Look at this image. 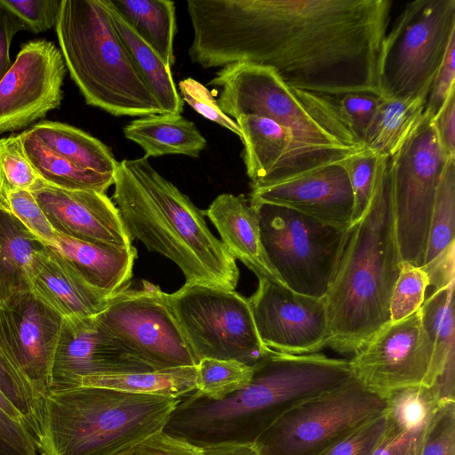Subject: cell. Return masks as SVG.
<instances>
[{
  "label": "cell",
  "instance_id": "ee69618b",
  "mask_svg": "<svg viewBox=\"0 0 455 455\" xmlns=\"http://www.w3.org/2000/svg\"><path fill=\"white\" fill-rule=\"evenodd\" d=\"M179 94L196 112L206 119L216 123L241 136V131L235 121L226 116L220 108L217 100L201 83L192 77L179 82Z\"/></svg>",
  "mask_w": 455,
  "mask_h": 455
},
{
  "label": "cell",
  "instance_id": "277c9868",
  "mask_svg": "<svg viewBox=\"0 0 455 455\" xmlns=\"http://www.w3.org/2000/svg\"><path fill=\"white\" fill-rule=\"evenodd\" d=\"M114 204L131 239L173 261L186 283L235 290V259L208 228L204 215L148 158L118 162Z\"/></svg>",
  "mask_w": 455,
  "mask_h": 455
},
{
  "label": "cell",
  "instance_id": "d590c367",
  "mask_svg": "<svg viewBox=\"0 0 455 455\" xmlns=\"http://www.w3.org/2000/svg\"><path fill=\"white\" fill-rule=\"evenodd\" d=\"M0 391L23 416L36 440L40 429L42 403L9 355L1 335Z\"/></svg>",
  "mask_w": 455,
  "mask_h": 455
},
{
  "label": "cell",
  "instance_id": "816d5d0a",
  "mask_svg": "<svg viewBox=\"0 0 455 455\" xmlns=\"http://www.w3.org/2000/svg\"><path fill=\"white\" fill-rule=\"evenodd\" d=\"M198 449L200 455H261L254 443H220Z\"/></svg>",
  "mask_w": 455,
  "mask_h": 455
},
{
  "label": "cell",
  "instance_id": "f1b7e54d",
  "mask_svg": "<svg viewBox=\"0 0 455 455\" xmlns=\"http://www.w3.org/2000/svg\"><path fill=\"white\" fill-rule=\"evenodd\" d=\"M427 98H383L364 136L363 147L392 157L424 117Z\"/></svg>",
  "mask_w": 455,
  "mask_h": 455
},
{
  "label": "cell",
  "instance_id": "3957f363",
  "mask_svg": "<svg viewBox=\"0 0 455 455\" xmlns=\"http://www.w3.org/2000/svg\"><path fill=\"white\" fill-rule=\"evenodd\" d=\"M389 157H379L370 204L347 230L339 262L324 295L327 347L353 355L390 322L389 305L402 259L388 174Z\"/></svg>",
  "mask_w": 455,
  "mask_h": 455
},
{
  "label": "cell",
  "instance_id": "f5cc1de1",
  "mask_svg": "<svg viewBox=\"0 0 455 455\" xmlns=\"http://www.w3.org/2000/svg\"><path fill=\"white\" fill-rule=\"evenodd\" d=\"M0 408H2L7 414H9L12 419L21 421L24 424H27L23 416L17 411V409L7 400V398L1 393L0 391ZM29 428V427H28Z\"/></svg>",
  "mask_w": 455,
  "mask_h": 455
},
{
  "label": "cell",
  "instance_id": "f546056e",
  "mask_svg": "<svg viewBox=\"0 0 455 455\" xmlns=\"http://www.w3.org/2000/svg\"><path fill=\"white\" fill-rule=\"evenodd\" d=\"M113 9L156 52L164 65L175 62L177 31L174 2L170 0H108Z\"/></svg>",
  "mask_w": 455,
  "mask_h": 455
},
{
  "label": "cell",
  "instance_id": "6da1fadb",
  "mask_svg": "<svg viewBox=\"0 0 455 455\" xmlns=\"http://www.w3.org/2000/svg\"><path fill=\"white\" fill-rule=\"evenodd\" d=\"M187 9L188 56L204 68L253 63L305 92L383 96L390 0H188Z\"/></svg>",
  "mask_w": 455,
  "mask_h": 455
},
{
  "label": "cell",
  "instance_id": "74e56055",
  "mask_svg": "<svg viewBox=\"0 0 455 455\" xmlns=\"http://www.w3.org/2000/svg\"><path fill=\"white\" fill-rule=\"evenodd\" d=\"M429 280L426 271L409 262L402 261L389 305L390 322L402 320L420 308Z\"/></svg>",
  "mask_w": 455,
  "mask_h": 455
},
{
  "label": "cell",
  "instance_id": "b9f144b4",
  "mask_svg": "<svg viewBox=\"0 0 455 455\" xmlns=\"http://www.w3.org/2000/svg\"><path fill=\"white\" fill-rule=\"evenodd\" d=\"M7 208L45 243L55 238V231L29 190H12L4 196Z\"/></svg>",
  "mask_w": 455,
  "mask_h": 455
},
{
  "label": "cell",
  "instance_id": "d6986e66",
  "mask_svg": "<svg viewBox=\"0 0 455 455\" xmlns=\"http://www.w3.org/2000/svg\"><path fill=\"white\" fill-rule=\"evenodd\" d=\"M30 192L55 232L96 244L132 246L116 204L106 194L63 189L41 179Z\"/></svg>",
  "mask_w": 455,
  "mask_h": 455
},
{
  "label": "cell",
  "instance_id": "ffe728a7",
  "mask_svg": "<svg viewBox=\"0 0 455 455\" xmlns=\"http://www.w3.org/2000/svg\"><path fill=\"white\" fill-rule=\"evenodd\" d=\"M249 200L288 207L334 225L350 226L353 222V192L339 163L251 188Z\"/></svg>",
  "mask_w": 455,
  "mask_h": 455
},
{
  "label": "cell",
  "instance_id": "60d3db41",
  "mask_svg": "<svg viewBox=\"0 0 455 455\" xmlns=\"http://www.w3.org/2000/svg\"><path fill=\"white\" fill-rule=\"evenodd\" d=\"M420 455H455V401H443L436 406Z\"/></svg>",
  "mask_w": 455,
  "mask_h": 455
},
{
  "label": "cell",
  "instance_id": "7a4b0ae2",
  "mask_svg": "<svg viewBox=\"0 0 455 455\" xmlns=\"http://www.w3.org/2000/svg\"><path fill=\"white\" fill-rule=\"evenodd\" d=\"M252 368L249 384L223 400H210L196 392L183 398L164 431L198 448L254 443L291 408L353 377L348 360L322 353L271 350Z\"/></svg>",
  "mask_w": 455,
  "mask_h": 455
},
{
  "label": "cell",
  "instance_id": "4dcf8cb0",
  "mask_svg": "<svg viewBox=\"0 0 455 455\" xmlns=\"http://www.w3.org/2000/svg\"><path fill=\"white\" fill-rule=\"evenodd\" d=\"M81 387L183 399L196 392V366L96 375L84 379Z\"/></svg>",
  "mask_w": 455,
  "mask_h": 455
},
{
  "label": "cell",
  "instance_id": "2e32d148",
  "mask_svg": "<svg viewBox=\"0 0 455 455\" xmlns=\"http://www.w3.org/2000/svg\"><path fill=\"white\" fill-rule=\"evenodd\" d=\"M66 74L62 54L52 42L23 44L0 81V135L20 131L58 108Z\"/></svg>",
  "mask_w": 455,
  "mask_h": 455
},
{
  "label": "cell",
  "instance_id": "ac0fdd59",
  "mask_svg": "<svg viewBox=\"0 0 455 455\" xmlns=\"http://www.w3.org/2000/svg\"><path fill=\"white\" fill-rule=\"evenodd\" d=\"M148 371L154 370L111 335L95 315L63 317L49 391L79 387L84 379L92 376Z\"/></svg>",
  "mask_w": 455,
  "mask_h": 455
},
{
  "label": "cell",
  "instance_id": "5bb4252c",
  "mask_svg": "<svg viewBox=\"0 0 455 455\" xmlns=\"http://www.w3.org/2000/svg\"><path fill=\"white\" fill-rule=\"evenodd\" d=\"M433 359V344L419 309L382 326L354 352L348 363L358 382L386 398L403 388H430L434 385Z\"/></svg>",
  "mask_w": 455,
  "mask_h": 455
},
{
  "label": "cell",
  "instance_id": "7bdbcfd3",
  "mask_svg": "<svg viewBox=\"0 0 455 455\" xmlns=\"http://www.w3.org/2000/svg\"><path fill=\"white\" fill-rule=\"evenodd\" d=\"M386 425L384 412L333 443L318 455H371Z\"/></svg>",
  "mask_w": 455,
  "mask_h": 455
},
{
  "label": "cell",
  "instance_id": "bcb514c9",
  "mask_svg": "<svg viewBox=\"0 0 455 455\" xmlns=\"http://www.w3.org/2000/svg\"><path fill=\"white\" fill-rule=\"evenodd\" d=\"M455 91V35L449 42L443 61L435 75L427 95L424 117L433 121Z\"/></svg>",
  "mask_w": 455,
  "mask_h": 455
},
{
  "label": "cell",
  "instance_id": "30bf717a",
  "mask_svg": "<svg viewBox=\"0 0 455 455\" xmlns=\"http://www.w3.org/2000/svg\"><path fill=\"white\" fill-rule=\"evenodd\" d=\"M166 297L197 363L213 358L252 367L271 351L258 335L248 299L235 290L185 283Z\"/></svg>",
  "mask_w": 455,
  "mask_h": 455
},
{
  "label": "cell",
  "instance_id": "9a60e30c",
  "mask_svg": "<svg viewBox=\"0 0 455 455\" xmlns=\"http://www.w3.org/2000/svg\"><path fill=\"white\" fill-rule=\"evenodd\" d=\"M248 298L258 335L267 348L290 355L319 353L327 347L329 330L324 297L297 293L283 283L258 277Z\"/></svg>",
  "mask_w": 455,
  "mask_h": 455
},
{
  "label": "cell",
  "instance_id": "f35d334b",
  "mask_svg": "<svg viewBox=\"0 0 455 455\" xmlns=\"http://www.w3.org/2000/svg\"><path fill=\"white\" fill-rule=\"evenodd\" d=\"M380 156L363 148L347 156L339 164L345 169L354 196L353 222L366 212L372 197Z\"/></svg>",
  "mask_w": 455,
  "mask_h": 455
},
{
  "label": "cell",
  "instance_id": "836d02e7",
  "mask_svg": "<svg viewBox=\"0 0 455 455\" xmlns=\"http://www.w3.org/2000/svg\"><path fill=\"white\" fill-rule=\"evenodd\" d=\"M454 228L455 158H449L437 186L423 267L432 263L455 244Z\"/></svg>",
  "mask_w": 455,
  "mask_h": 455
},
{
  "label": "cell",
  "instance_id": "ba28073f",
  "mask_svg": "<svg viewBox=\"0 0 455 455\" xmlns=\"http://www.w3.org/2000/svg\"><path fill=\"white\" fill-rule=\"evenodd\" d=\"M250 204L258 216L266 257L280 281L297 293L324 297L349 226L328 223L281 205Z\"/></svg>",
  "mask_w": 455,
  "mask_h": 455
},
{
  "label": "cell",
  "instance_id": "d4e9b609",
  "mask_svg": "<svg viewBox=\"0 0 455 455\" xmlns=\"http://www.w3.org/2000/svg\"><path fill=\"white\" fill-rule=\"evenodd\" d=\"M49 249L48 257L32 280L31 291L62 317L94 316L103 311L111 295L89 284L60 254Z\"/></svg>",
  "mask_w": 455,
  "mask_h": 455
},
{
  "label": "cell",
  "instance_id": "ab89813d",
  "mask_svg": "<svg viewBox=\"0 0 455 455\" xmlns=\"http://www.w3.org/2000/svg\"><path fill=\"white\" fill-rule=\"evenodd\" d=\"M383 98L371 92L331 96L339 116L362 146L367 129Z\"/></svg>",
  "mask_w": 455,
  "mask_h": 455
},
{
  "label": "cell",
  "instance_id": "681fc988",
  "mask_svg": "<svg viewBox=\"0 0 455 455\" xmlns=\"http://www.w3.org/2000/svg\"><path fill=\"white\" fill-rule=\"evenodd\" d=\"M433 122L443 153L448 158H455V91Z\"/></svg>",
  "mask_w": 455,
  "mask_h": 455
},
{
  "label": "cell",
  "instance_id": "5b68a950",
  "mask_svg": "<svg viewBox=\"0 0 455 455\" xmlns=\"http://www.w3.org/2000/svg\"><path fill=\"white\" fill-rule=\"evenodd\" d=\"M100 387L50 390L36 443L42 455H115L164 431L181 401Z\"/></svg>",
  "mask_w": 455,
  "mask_h": 455
},
{
  "label": "cell",
  "instance_id": "484cf974",
  "mask_svg": "<svg viewBox=\"0 0 455 455\" xmlns=\"http://www.w3.org/2000/svg\"><path fill=\"white\" fill-rule=\"evenodd\" d=\"M124 134L140 146L148 158L165 155L198 157L206 146L196 124L181 115L139 117L124 126Z\"/></svg>",
  "mask_w": 455,
  "mask_h": 455
},
{
  "label": "cell",
  "instance_id": "8fae6325",
  "mask_svg": "<svg viewBox=\"0 0 455 455\" xmlns=\"http://www.w3.org/2000/svg\"><path fill=\"white\" fill-rule=\"evenodd\" d=\"M386 409V398L352 377L291 408L254 444L261 455H318Z\"/></svg>",
  "mask_w": 455,
  "mask_h": 455
},
{
  "label": "cell",
  "instance_id": "f907efd6",
  "mask_svg": "<svg viewBox=\"0 0 455 455\" xmlns=\"http://www.w3.org/2000/svg\"><path fill=\"white\" fill-rule=\"evenodd\" d=\"M23 29L21 21L0 4V81L12 65L9 54L12 40Z\"/></svg>",
  "mask_w": 455,
  "mask_h": 455
},
{
  "label": "cell",
  "instance_id": "4316f807",
  "mask_svg": "<svg viewBox=\"0 0 455 455\" xmlns=\"http://www.w3.org/2000/svg\"><path fill=\"white\" fill-rule=\"evenodd\" d=\"M28 132L50 150L77 167L115 175L118 162L109 147L67 124L41 121Z\"/></svg>",
  "mask_w": 455,
  "mask_h": 455
},
{
  "label": "cell",
  "instance_id": "8992f818",
  "mask_svg": "<svg viewBox=\"0 0 455 455\" xmlns=\"http://www.w3.org/2000/svg\"><path fill=\"white\" fill-rule=\"evenodd\" d=\"M209 84L221 88L217 103L228 117L254 115L288 129L309 170L339 164L363 148L339 116L331 96L291 88L271 67L229 64Z\"/></svg>",
  "mask_w": 455,
  "mask_h": 455
},
{
  "label": "cell",
  "instance_id": "cb8c5ba5",
  "mask_svg": "<svg viewBox=\"0 0 455 455\" xmlns=\"http://www.w3.org/2000/svg\"><path fill=\"white\" fill-rule=\"evenodd\" d=\"M46 244L96 289L113 295L129 288L137 257L133 246L96 244L57 232L53 242Z\"/></svg>",
  "mask_w": 455,
  "mask_h": 455
},
{
  "label": "cell",
  "instance_id": "f6af8a7d",
  "mask_svg": "<svg viewBox=\"0 0 455 455\" xmlns=\"http://www.w3.org/2000/svg\"><path fill=\"white\" fill-rule=\"evenodd\" d=\"M61 0H0L22 23L24 30L40 33L55 27Z\"/></svg>",
  "mask_w": 455,
  "mask_h": 455
},
{
  "label": "cell",
  "instance_id": "c3c4849f",
  "mask_svg": "<svg viewBox=\"0 0 455 455\" xmlns=\"http://www.w3.org/2000/svg\"><path fill=\"white\" fill-rule=\"evenodd\" d=\"M115 455H200V453L197 447L161 431Z\"/></svg>",
  "mask_w": 455,
  "mask_h": 455
},
{
  "label": "cell",
  "instance_id": "e0dca14e",
  "mask_svg": "<svg viewBox=\"0 0 455 455\" xmlns=\"http://www.w3.org/2000/svg\"><path fill=\"white\" fill-rule=\"evenodd\" d=\"M63 317L32 291L0 305V335L17 368L43 402Z\"/></svg>",
  "mask_w": 455,
  "mask_h": 455
},
{
  "label": "cell",
  "instance_id": "d6a6232c",
  "mask_svg": "<svg viewBox=\"0 0 455 455\" xmlns=\"http://www.w3.org/2000/svg\"><path fill=\"white\" fill-rule=\"evenodd\" d=\"M453 291L454 284L433 290L419 308L423 328L434 347V384L455 358Z\"/></svg>",
  "mask_w": 455,
  "mask_h": 455
},
{
  "label": "cell",
  "instance_id": "8d00e7d4",
  "mask_svg": "<svg viewBox=\"0 0 455 455\" xmlns=\"http://www.w3.org/2000/svg\"><path fill=\"white\" fill-rule=\"evenodd\" d=\"M39 180L20 134L0 139V200L4 201L6 193L12 190L30 191Z\"/></svg>",
  "mask_w": 455,
  "mask_h": 455
},
{
  "label": "cell",
  "instance_id": "7402d4cb",
  "mask_svg": "<svg viewBox=\"0 0 455 455\" xmlns=\"http://www.w3.org/2000/svg\"><path fill=\"white\" fill-rule=\"evenodd\" d=\"M203 213L217 228L221 243L235 259L243 262L257 277L283 283L266 257L258 216L243 195L221 194Z\"/></svg>",
  "mask_w": 455,
  "mask_h": 455
},
{
  "label": "cell",
  "instance_id": "83f0119b",
  "mask_svg": "<svg viewBox=\"0 0 455 455\" xmlns=\"http://www.w3.org/2000/svg\"><path fill=\"white\" fill-rule=\"evenodd\" d=\"M105 2L117 35L142 80L156 98L162 114L180 115L184 101L176 88L171 68L164 64L156 52L113 9L108 0Z\"/></svg>",
  "mask_w": 455,
  "mask_h": 455
},
{
  "label": "cell",
  "instance_id": "7dc6e473",
  "mask_svg": "<svg viewBox=\"0 0 455 455\" xmlns=\"http://www.w3.org/2000/svg\"><path fill=\"white\" fill-rule=\"evenodd\" d=\"M36 440L26 424L0 408V455H38Z\"/></svg>",
  "mask_w": 455,
  "mask_h": 455
},
{
  "label": "cell",
  "instance_id": "e575fe53",
  "mask_svg": "<svg viewBox=\"0 0 455 455\" xmlns=\"http://www.w3.org/2000/svg\"><path fill=\"white\" fill-rule=\"evenodd\" d=\"M253 368L234 360L204 358L196 365V393L220 401L243 388L251 379Z\"/></svg>",
  "mask_w": 455,
  "mask_h": 455
},
{
  "label": "cell",
  "instance_id": "7c38bea8",
  "mask_svg": "<svg viewBox=\"0 0 455 455\" xmlns=\"http://www.w3.org/2000/svg\"><path fill=\"white\" fill-rule=\"evenodd\" d=\"M448 159L440 146L434 122L426 117L388 159L401 259L416 267L424 266L437 186Z\"/></svg>",
  "mask_w": 455,
  "mask_h": 455
},
{
  "label": "cell",
  "instance_id": "44dd1931",
  "mask_svg": "<svg viewBox=\"0 0 455 455\" xmlns=\"http://www.w3.org/2000/svg\"><path fill=\"white\" fill-rule=\"evenodd\" d=\"M235 121L241 131L242 157L251 188L273 184L310 171L288 129L254 115H241Z\"/></svg>",
  "mask_w": 455,
  "mask_h": 455
},
{
  "label": "cell",
  "instance_id": "9c48e42d",
  "mask_svg": "<svg viewBox=\"0 0 455 455\" xmlns=\"http://www.w3.org/2000/svg\"><path fill=\"white\" fill-rule=\"evenodd\" d=\"M453 35L455 0L406 4L383 44L379 66L383 97L427 99Z\"/></svg>",
  "mask_w": 455,
  "mask_h": 455
},
{
  "label": "cell",
  "instance_id": "1f68e13d",
  "mask_svg": "<svg viewBox=\"0 0 455 455\" xmlns=\"http://www.w3.org/2000/svg\"><path fill=\"white\" fill-rule=\"evenodd\" d=\"M24 151L39 178L45 183L68 190H86L105 194L114 184V176L76 166L55 154L28 130L20 133Z\"/></svg>",
  "mask_w": 455,
  "mask_h": 455
},
{
  "label": "cell",
  "instance_id": "4fadbf2b",
  "mask_svg": "<svg viewBox=\"0 0 455 455\" xmlns=\"http://www.w3.org/2000/svg\"><path fill=\"white\" fill-rule=\"evenodd\" d=\"M142 284L111 295L96 319L152 370L196 366L166 293L147 281Z\"/></svg>",
  "mask_w": 455,
  "mask_h": 455
},
{
  "label": "cell",
  "instance_id": "52a82bcc",
  "mask_svg": "<svg viewBox=\"0 0 455 455\" xmlns=\"http://www.w3.org/2000/svg\"><path fill=\"white\" fill-rule=\"evenodd\" d=\"M55 32L67 70L86 104L115 116L162 114L105 0H61Z\"/></svg>",
  "mask_w": 455,
  "mask_h": 455
},
{
  "label": "cell",
  "instance_id": "603a6c76",
  "mask_svg": "<svg viewBox=\"0 0 455 455\" xmlns=\"http://www.w3.org/2000/svg\"><path fill=\"white\" fill-rule=\"evenodd\" d=\"M48 245L0 200V305L32 290V280L49 255Z\"/></svg>",
  "mask_w": 455,
  "mask_h": 455
}]
</instances>
